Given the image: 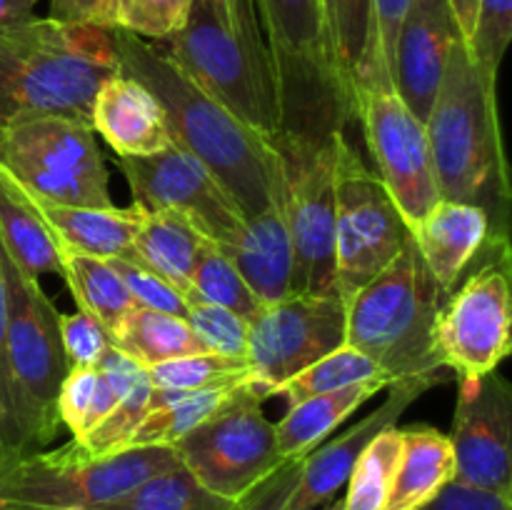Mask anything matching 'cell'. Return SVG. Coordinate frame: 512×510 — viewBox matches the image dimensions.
Listing matches in <instances>:
<instances>
[{
	"mask_svg": "<svg viewBox=\"0 0 512 510\" xmlns=\"http://www.w3.org/2000/svg\"><path fill=\"white\" fill-rule=\"evenodd\" d=\"M110 33L120 73L138 80L158 100L170 140L213 173L243 218L263 213L283 180L278 150L195 85L158 43L123 30Z\"/></svg>",
	"mask_w": 512,
	"mask_h": 510,
	"instance_id": "1",
	"label": "cell"
},
{
	"mask_svg": "<svg viewBox=\"0 0 512 510\" xmlns=\"http://www.w3.org/2000/svg\"><path fill=\"white\" fill-rule=\"evenodd\" d=\"M495 85L498 80L475 68L460 38L450 50L425 133L438 198L480 205L490 218V238L508 240L510 185Z\"/></svg>",
	"mask_w": 512,
	"mask_h": 510,
	"instance_id": "2",
	"label": "cell"
},
{
	"mask_svg": "<svg viewBox=\"0 0 512 510\" xmlns=\"http://www.w3.org/2000/svg\"><path fill=\"white\" fill-rule=\"evenodd\" d=\"M120 73L113 33L33 18L0 35V125L68 118L90 125L95 93Z\"/></svg>",
	"mask_w": 512,
	"mask_h": 510,
	"instance_id": "3",
	"label": "cell"
},
{
	"mask_svg": "<svg viewBox=\"0 0 512 510\" xmlns=\"http://www.w3.org/2000/svg\"><path fill=\"white\" fill-rule=\"evenodd\" d=\"M253 3L273 68L278 143H320L345 135L355 120V100L330 50L323 0Z\"/></svg>",
	"mask_w": 512,
	"mask_h": 510,
	"instance_id": "4",
	"label": "cell"
},
{
	"mask_svg": "<svg viewBox=\"0 0 512 510\" xmlns=\"http://www.w3.org/2000/svg\"><path fill=\"white\" fill-rule=\"evenodd\" d=\"M158 45L195 85L275 148L278 98L255 3L225 20L213 0H193L183 28Z\"/></svg>",
	"mask_w": 512,
	"mask_h": 510,
	"instance_id": "5",
	"label": "cell"
},
{
	"mask_svg": "<svg viewBox=\"0 0 512 510\" xmlns=\"http://www.w3.org/2000/svg\"><path fill=\"white\" fill-rule=\"evenodd\" d=\"M445 298L408 238L388 268L345 300V345L373 360L390 383L403 378L443 383L433 353V323Z\"/></svg>",
	"mask_w": 512,
	"mask_h": 510,
	"instance_id": "6",
	"label": "cell"
},
{
	"mask_svg": "<svg viewBox=\"0 0 512 510\" xmlns=\"http://www.w3.org/2000/svg\"><path fill=\"white\" fill-rule=\"evenodd\" d=\"M8 283V415L25 450H43L60 430L58 393L68 375L60 313L35 278L20 273L3 250Z\"/></svg>",
	"mask_w": 512,
	"mask_h": 510,
	"instance_id": "7",
	"label": "cell"
},
{
	"mask_svg": "<svg viewBox=\"0 0 512 510\" xmlns=\"http://www.w3.org/2000/svg\"><path fill=\"white\" fill-rule=\"evenodd\" d=\"M180 465L170 445L90 455L75 438L55 450H28L5 475L3 510H90Z\"/></svg>",
	"mask_w": 512,
	"mask_h": 510,
	"instance_id": "8",
	"label": "cell"
},
{
	"mask_svg": "<svg viewBox=\"0 0 512 510\" xmlns=\"http://www.w3.org/2000/svg\"><path fill=\"white\" fill-rule=\"evenodd\" d=\"M0 165L20 188L58 205H113L108 168L90 125L68 118H15L0 125Z\"/></svg>",
	"mask_w": 512,
	"mask_h": 510,
	"instance_id": "9",
	"label": "cell"
},
{
	"mask_svg": "<svg viewBox=\"0 0 512 510\" xmlns=\"http://www.w3.org/2000/svg\"><path fill=\"white\" fill-rule=\"evenodd\" d=\"M473 265V275L443 300L433 323L435 360L458 380L498 370L512 345L510 243L490 238Z\"/></svg>",
	"mask_w": 512,
	"mask_h": 510,
	"instance_id": "10",
	"label": "cell"
},
{
	"mask_svg": "<svg viewBox=\"0 0 512 510\" xmlns=\"http://www.w3.org/2000/svg\"><path fill=\"white\" fill-rule=\"evenodd\" d=\"M268 398L265 385L248 380L223 410L170 445L183 468L210 493L245 500L283 465L275 423L263 413Z\"/></svg>",
	"mask_w": 512,
	"mask_h": 510,
	"instance_id": "11",
	"label": "cell"
},
{
	"mask_svg": "<svg viewBox=\"0 0 512 510\" xmlns=\"http://www.w3.org/2000/svg\"><path fill=\"white\" fill-rule=\"evenodd\" d=\"M345 135L320 143H278L285 180V218L293 245L290 293L335 290V173Z\"/></svg>",
	"mask_w": 512,
	"mask_h": 510,
	"instance_id": "12",
	"label": "cell"
},
{
	"mask_svg": "<svg viewBox=\"0 0 512 510\" xmlns=\"http://www.w3.org/2000/svg\"><path fill=\"white\" fill-rule=\"evenodd\" d=\"M408 238L393 195L345 138L335 173V290L345 300L358 293L393 263Z\"/></svg>",
	"mask_w": 512,
	"mask_h": 510,
	"instance_id": "13",
	"label": "cell"
},
{
	"mask_svg": "<svg viewBox=\"0 0 512 510\" xmlns=\"http://www.w3.org/2000/svg\"><path fill=\"white\" fill-rule=\"evenodd\" d=\"M345 345V298L290 293L275 303H260L248 318V353L255 380L275 390Z\"/></svg>",
	"mask_w": 512,
	"mask_h": 510,
	"instance_id": "14",
	"label": "cell"
},
{
	"mask_svg": "<svg viewBox=\"0 0 512 510\" xmlns=\"http://www.w3.org/2000/svg\"><path fill=\"white\" fill-rule=\"evenodd\" d=\"M355 120L363 123L380 180L413 230L440 200L425 123L400 100L395 88L385 85L355 93Z\"/></svg>",
	"mask_w": 512,
	"mask_h": 510,
	"instance_id": "15",
	"label": "cell"
},
{
	"mask_svg": "<svg viewBox=\"0 0 512 510\" xmlns=\"http://www.w3.org/2000/svg\"><path fill=\"white\" fill-rule=\"evenodd\" d=\"M135 205L165 210L188 220L215 245H230L243 228V215L223 185L198 158L170 140L168 148L145 158H118Z\"/></svg>",
	"mask_w": 512,
	"mask_h": 510,
	"instance_id": "16",
	"label": "cell"
},
{
	"mask_svg": "<svg viewBox=\"0 0 512 510\" xmlns=\"http://www.w3.org/2000/svg\"><path fill=\"white\" fill-rule=\"evenodd\" d=\"M453 483L512 500V388L498 370L458 380L453 435Z\"/></svg>",
	"mask_w": 512,
	"mask_h": 510,
	"instance_id": "17",
	"label": "cell"
},
{
	"mask_svg": "<svg viewBox=\"0 0 512 510\" xmlns=\"http://www.w3.org/2000/svg\"><path fill=\"white\" fill-rule=\"evenodd\" d=\"M440 380L435 378H403L388 385V395L383 403L365 415L363 420L345 430L343 435L333 438L330 443L313 448L303 460V470H300V480L290 498L285 500L283 510H315L320 505L335 500L345 483H348L350 473H353L355 463H358L360 453L368 448L370 440L380 433V430L398 425L400 415L433 385Z\"/></svg>",
	"mask_w": 512,
	"mask_h": 510,
	"instance_id": "18",
	"label": "cell"
},
{
	"mask_svg": "<svg viewBox=\"0 0 512 510\" xmlns=\"http://www.w3.org/2000/svg\"><path fill=\"white\" fill-rule=\"evenodd\" d=\"M460 38L448 0H410L395 40L393 88L423 123Z\"/></svg>",
	"mask_w": 512,
	"mask_h": 510,
	"instance_id": "19",
	"label": "cell"
},
{
	"mask_svg": "<svg viewBox=\"0 0 512 510\" xmlns=\"http://www.w3.org/2000/svg\"><path fill=\"white\" fill-rule=\"evenodd\" d=\"M90 128L118 158H145L170 145L163 108L145 85L125 73L110 75L98 88Z\"/></svg>",
	"mask_w": 512,
	"mask_h": 510,
	"instance_id": "20",
	"label": "cell"
},
{
	"mask_svg": "<svg viewBox=\"0 0 512 510\" xmlns=\"http://www.w3.org/2000/svg\"><path fill=\"white\" fill-rule=\"evenodd\" d=\"M410 238L438 288L450 295L488 245L490 218L480 205L438 200L410 230Z\"/></svg>",
	"mask_w": 512,
	"mask_h": 510,
	"instance_id": "21",
	"label": "cell"
},
{
	"mask_svg": "<svg viewBox=\"0 0 512 510\" xmlns=\"http://www.w3.org/2000/svg\"><path fill=\"white\" fill-rule=\"evenodd\" d=\"M260 303L290 295L293 280V245L285 218V180L275 188L263 213L243 220V228L230 245H220Z\"/></svg>",
	"mask_w": 512,
	"mask_h": 510,
	"instance_id": "22",
	"label": "cell"
},
{
	"mask_svg": "<svg viewBox=\"0 0 512 510\" xmlns=\"http://www.w3.org/2000/svg\"><path fill=\"white\" fill-rule=\"evenodd\" d=\"M145 375L133 358L113 348L93 368H70L58 393L60 423L83 440L110 415V410L123 400V395Z\"/></svg>",
	"mask_w": 512,
	"mask_h": 510,
	"instance_id": "23",
	"label": "cell"
},
{
	"mask_svg": "<svg viewBox=\"0 0 512 510\" xmlns=\"http://www.w3.org/2000/svg\"><path fill=\"white\" fill-rule=\"evenodd\" d=\"M400 458L383 510H420L455 478V455L443 430L425 423L400 428Z\"/></svg>",
	"mask_w": 512,
	"mask_h": 510,
	"instance_id": "24",
	"label": "cell"
},
{
	"mask_svg": "<svg viewBox=\"0 0 512 510\" xmlns=\"http://www.w3.org/2000/svg\"><path fill=\"white\" fill-rule=\"evenodd\" d=\"M43 215L60 248L78 250L93 258H120L133 243L143 220L140 205H108V208H88V205H58L30 195Z\"/></svg>",
	"mask_w": 512,
	"mask_h": 510,
	"instance_id": "25",
	"label": "cell"
},
{
	"mask_svg": "<svg viewBox=\"0 0 512 510\" xmlns=\"http://www.w3.org/2000/svg\"><path fill=\"white\" fill-rule=\"evenodd\" d=\"M0 243L15 268L38 280L43 273L63 275L60 245L45 225L38 205L18 180L0 165Z\"/></svg>",
	"mask_w": 512,
	"mask_h": 510,
	"instance_id": "26",
	"label": "cell"
},
{
	"mask_svg": "<svg viewBox=\"0 0 512 510\" xmlns=\"http://www.w3.org/2000/svg\"><path fill=\"white\" fill-rule=\"evenodd\" d=\"M205 243L208 238L180 215L165 213V210H143L138 233L120 258H133L143 263L145 268L175 285L188 300L193 298L190 275Z\"/></svg>",
	"mask_w": 512,
	"mask_h": 510,
	"instance_id": "27",
	"label": "cell"
},
{
	"mask_svg": "<svg viewBox=\"0 0 512 510\" xmlns=\"http://www.w3.org/2000/svg\"><path fill=\"white\" fill-rule=\"evenodd\" d=\"M388 380L370 378L348 388L330 390V393L315 395L303 403L288 408L280 423H275V438L283 460L305 458L313 448H318L325 435L333 433L348 415L363 403H368L375 393L388 388Z\"/></svg>",
	"mask_w": 512,
	"mask_h": 510,
	"instance_id": "28",
	"label": "cell"
},
{
	"mask_svg": "<svg viewBox=\"0 0 512 510\" xmlns=\"http://www.w3.org/2000/svg\"><path fill=\"white\" fill-rule=\"evenodd\" d=\"M253 380V378H250ZM248 383V380H245ZM245 383L220 385L205 390H170L153 388L150 393L148 415L130 435L125 448H145V445H173L203 420L223 410Z\"/></svg>",
	"mask_w": 512,
	"mask_h": 510,
	"instance_id": "29",
	"label": "cell"
},
{
	"mask_svg": "<svg viewBox=\"0 0 512 510\" xmlns=\"http://www.w3.org/2000/svg\"><path fill=\"white\" fill-rule=\"evenodd\" d=\"M323 13L335 65L355 100L375 70L373 0H323Z\"/></svg>",
	"mask_w": 512,
	"mask_h": 510,
	"instance_id": "30",
	"label": "cell"
},
{
	"mask_svg": "<svg viewBox=\"0 0 512 510\" xmlns=\"http://www.w3.org/2000/svg\"><path fill=\"white\" fill-rule=\"evenodd\" d=\"M113 345L145 370L185 355L210 353L183 318L140 305L125 315L123 325L113 335Z\"/></svg>",
	"mask_w": 512,
	"mask_h": 510,
	"instance_id": "31",
	"label": "cell"
},
{
	"mask_svg": "<svg viewBox=\"0 0 512 510\" xmlns=\"http://www.w3.org/2000/svg\"><path fill=\"white\" fill-rule=\"evenodd\" d=\"M60 260H63L60 278L68 283L78 308L93 313L113 340L125 315L135 308V300L130 298L120 275L115 273L110 260L93 258V255L78 253V250L60 248Z\"/></svg>",
	"mask_w": 512,
	"mask_h": 510,
	"instance_id": "32",
	"label": "cell"
},
{
	"mask_svg": "<svg viewBox=\"0 0 512 510\" xmlns=\"http://www.w3.org/2000/svg\"><path fill=\"white\" fill-rule=\"evenodd\" d=\"M90 510H243V500L210 493L180 463L153 475L130 493Z\"/></svg>",
	"mask_w": 512,
	"mask_h": 510,
	"instance_id": "33",
	"label": "cell"
},
{
	"mask_svg": "<svg viewBox=\"0 0 512 510\" xmlns=\"http://www.w3.org/2000/svg\"><path fill=\"white\" fill-rule=\"evenodd\" d=\"M370 378L388 380L383 370H380L373 360L365 358L363 353H358V350L350 348V345H340L338 350L328 353L325 358L315 360L313 365H308V368L300 370L298 375L285 380V383L275 390V395L288 400V408H293V405L303 403V400L308 398H315V395L348 388V385Z\"/></svg>",
	"mask_w": 512,
	"mask_h": 510,
	"instance_id": "34",
	"label": "cell"
},
{
	"mask_svg": "<svg viewBox=\"0 0 512 510\" xmlns=\"http://www.w3.org/2000/svg\"><path fill=\"white\" fill-rule=\"evenodd\" d=\"M400 440L403 438H400L398 425L380 430L370 440L345 483L348 493L340 510H383L400 458Z\"/></svg>",
	"mask_w": 512,
	"mask_h": 510,
	"instance_id": "35",
	"label": "cell"
},
{
	"mask_svg": "<svg viewBox=\"0 0 512 510\" xmlns=\"http://www.w3.org/2000/svg\"><path fill=\"white\" fill-rule=\"evenodd\" d=\"M148 378L153 388L170 390H205L220 385H238L255 378L253 365L248 358L220 353H198L185 358L168 360L148 368Z\"/></svg>",
	"mask_w": 512,
	"mask_h": 510,
	"instance_id": "36",
	"label": "cell"
},
{
	"mask_svg": "<svg viewBox=\"0 0 512 510\" xmlns=\"http://www.w3.org/2000/svg\"><path fill=\"white\" fill-rule=\"evenodd\" d=\"M190 288H193V298H203L208 303L223 305V308L243 315L245 320L260 308V300L248 288V283L238 273L233 260L213 240L205 243L203 253H200L198 263H195L193 275H190Z\"/></svg>",
	"mask_w": 512,
	"mask_h": 510,
	"instance_id": "37",
	"label": "cell"
},
{
	"mask_svg": "<svg viewBox=\"0 0 512 510\" xmlns=\"http://www.w3.org/2000/svg\"><path fill=\"white\" fill-rule=\"evenodd\" d=\"M190 5L193 0H108L100 28L160 43L183 28Z\"/></svg>",
	"mask_w": 512,
	"mask_h": 510,
	"instance_id": "38",
	"label": "cell"
},
{
	"mask_svg": "<svg viewBox=\"0 0 512 510\" xmlns=\"http://www.w3.org/2000/svg\"><path fill=\"white\" fill-rule=\"evenodd\" d=\"M512 38V0H478L473 33L465 40L475 68L490 80H498L500 63Z\"/></svg>",
	"mask_w": 512,
	"mask_h": 510,
	"instance_id": "39",
	"label": "cell"
},
{
	"mask_svg": "<svg viewBox=\"0 0 512 510\" xmlns=\"http://www.w3.org/2000/svg\"><path fill=\"white\" fill-rule=\"evenodd\" d=\"M150 393H153V385H150L148 370H145L143 378L123 395L118 405L110 410L108 418L93 430V433L85 435L83 440H78L90 455H110L125 450L130 435L138 430V425L143 423V418L148 415L150 405Z\"/></svg>",
	"mask_w": 512,
	"mask_h": 510,
	"instance_id": "40",
	"label": "cell"
},
{
	"mask_svg": "<svg viewBox=\"0 0 512 510\" xmlns=\"http://www.w3.org/2000/svg\"><path fill=\"white\" fill-rule=\"evenodd\" d=\"M185 323L203 340L210 353L245 358L248 353V320L223 305L208 303L203 298H188Z\"/></svg>",
	"mask_w": 512,
	"mask_h": 510,
	"instance_id": "41",
	"label": "cell"
},
{
	"mask_svg": "<svg viewBox=\"0 0 512 510\" xmlns=\"http://www.w3.org/2000/svg\"><path fill=\"white\" fill-rule=\"evenodd\" d=\"M110 265L120 275L135 305L160 310V313L168 315H178V318L185 320L188 300H185V295L175 285H170L168 280L160 278L158 273H153V270L145 268L143 263L133 258H110Z\"/></svg>",
	"mask_w": 512,
	"mask_h": 510,
	"instance_id": "42",
	"label": "cell"
},
{
	"mask_svg": "<svg viewBox=\"0 0 512 510\" xmlns=\"http://www.w3.org/2000/svg\"><path fill=\"white\" fill-rule=\"evenodd\" d=\"M60 340H63L65 363L70 368H93L103 358L105 350L113 348L108 330L88 310L60 313Z\"/></svg>",
	"mask_w": 512,
	"mask_h": 510,
	"instance_id": "43",
	"label": "cell"
},
{
	"mask_svg": "<svg viewBox=\"0 0 512 510\" xmlns=\"http://www.w3.org/2000/svg\"><path fill=\"white\" fill-rule=\"evenodd\" d=\"M410 0H373L375 18V70L370 85H385L393 88V63H395V40H398L400 23L405 18ZM363 90V88H360Z\"/></svg>",
	"mask_w": 512,
	"mask_h": 510,
	"instance_id": "44",
	"label": "cell"
},
{
	"mask_svg": "<svg viewBox=\"0 0 512 510\" xmlns=\"http://www.w3.org/2000/svg\"><path fill=\"white\" fill-rule=\"evenodd\" d=\"M305 458H288L283 460L273 475L263 480L248 498L243 500V510H283L285 500L295 490L300 480V470H303Z\"/></svg>",
	"mask_w": 512,
	"mask_h": 510,
	"instance_id": "45",
	"label": "cell"
},
{
	"mask_svg": "<svg viewBox=\"0 0 512 510\" xmlns=\"http://www.w3.org/2000/svg\"><path fill=\"white\" fill-rule=\"evenodd\" d=\"M420 510H512V500L478 488H468V485L450 483Z\"/></svg>",
	"mask_w": 512,
	"mask_h": 510,
	"instance_id": "46",
	"label": "cell"
},
{
	"mask_svg": "<svg viewBox=\"0 0 512 510\" xmlns=\"http://www.w3.org/2000/svg\"><path fill=\"white\" fill-rule=\"evenodd\" d=\"M108 0H50V18L65 25H98Z\"/></svg>",
	"mask_w": 512,
	"mask_h": 510,
	"instance_id": "47",
	"label": "cell"
},
{
	"mask_svg": "<svg viewBox=\"0 0 512 510\" xmlns=\"http://www.w3.org/2000/svg\"><path fill=\"white\" fill-rule=\"evenodd\" d=\"M5 328H8V283L3 268V243H0V398L8 410V365H5Z\"/></svg>",
	"mask_w": 512,
	"mask_h": 510,
	"instance_id": "48",
	"label": "cell"
},
{
	"mask_svg": "<svg viewBox=\"0 0 512 510\" xmlns=\"http://www.w3.org/2000/svg\"><path fill=\"white\" fill-rule=\"evenodd\" d=\"M38 0H0V35L33 20Z\"/></svg>",
	"mask_w": 512,
	"mask_h": 510,
	"instance_id": "49",
	"label": "cell"
},
{
	"mask_svg": "<svg viewBox=\"0 0 512 510\" xmlns=\"http://www.w3.org/2000/svg\"><path fill=\"white\" fill-rule=\"evenodd\" d=\"M448 3H450V8H453L455 23H458L460 35H463V40H468L470 33H473L475 5H478V0H448Z\"/></svg>",
	"mask_w": 512,
	"mask_h": 510,
	"instance_id": "50",
	"label": "cell"
},
{
	"mask_svg": "<svg viewBox=\"0 0 512 510\" xmlns=\"http://www.w3.org/2000/svg\"><path fill=\"white\" fill-rule=\"evenodd\" d=\"M25 453H28V450H23V448H18V445L0 440V493H3L5 475L10 473V468H13V465L18 463V460L23 458ZM0 510H3V503H0Z\"/></svg>",
	"mask_w": 512,
	"mask_h": 510,
	"instance_id": "51",
	"label": "cell"
},
{
	"mask_svg": "<svg viewBox=\"0 0 512 510\" xmlns=\"http://www.w3.org/2000/svg\"><path fill=\"white\" fill-rule=\"evenodd\" d=\"M0 440H5V443H13V445H18V448H23V445H20V440H18V433H15V428H13V420H10L8 410H5V405H3V398H0Z\"/></svg>",
	"mask_w": 512,
	"mask_h": 510,
	"instance_id": "52",
	"label": "cell"
},
{
	"mask_svg": "<svg viewBox=\"0 0 512 510\" xmlns=\"http://www.w3.org/2000/svg\"><path fill=\"white\" fill-rule=\"evenodd\" d=\"M213 3L225 20H235L240 15V10L248 8L253 0H213Z\"/></svg>",
	"mask_w": 512,
	"mask_h": 510,
	"instance_id": "53",
	"label": "cell"
}]
</instances>
